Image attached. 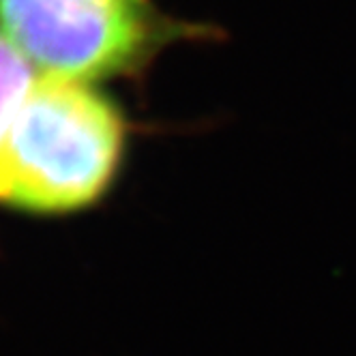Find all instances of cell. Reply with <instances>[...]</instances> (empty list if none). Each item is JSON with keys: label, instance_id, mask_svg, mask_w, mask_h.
<instances>
[{"label": "cell", "instance_id": "3", "mask_svg": "<svg viewBox=\"0 0 356 356\" xmlns=\"http://www.w3.org/2000/svg\"><path fill=\"white\" fill-rule=\"evenodd\" d=\"M41 75L0 29V142Z\"/></svg>", "mask_w": 356, "mask_h": 356}, {"label": "cell", "instance_id": "2", "mask_svg": "<svg viewBox=\"0 0 356 356\" xmlns=\"http://www.w3.org/2000/svg\"><path fill=\"white\" fill-rule=\"evenodd\" d=\"M0 29L39 75L86 84L136 75L168 45L213 35L155 0H0Z\"/></svg>", "mask_w": 356, "mask_h": 356}, {"label": "cell", "instance_id": "1", "mask_svg": "<svg viewBox=\"0 0 356 356\" xmlns=\"http://www.w3.org/2000/svg\"><path fill=\"white\" fill-rule=\"evenodd\" d=\"M127 120L86 82L41 78L0 142V204L31 213L80 211L120 168Z\"/></svg>", "mask_w": 356, "mask_h": 356}]
</instances>
